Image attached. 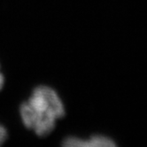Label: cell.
<instances>
[{
    "label": "cell",
    "instance_id": "obj_1",
    "mask_svg": "<svg viewBox=\"0 0 147 147\" xmlns=\"http://www.w3.org/2000/svg\"><path fill=\"white\" fill-rule=\"evenodd\" d=\"M24 125L39 136H48L55 127V121L65 115L63 104L54 90L38 86L32 96L20 107Z\"/></svg>",
    "mask_w": 147,
    "mask_h": 147
},
{
    "label": "cell",
    "instance_id": "obj_2",
    "mask_svg": "<svg viewBox=\"0 0 147 147\" xmlns=\"http://www.w3.org/2000/svg\"><path fill=\"white\" fill-rule=\"evenodd\" d=\"M62 145L68 147H111L115 146V144L111 138L104 136H93L90 139H81L77 138H67L62 143Z\"/></svg>",
    "mask_w": 147,
    "mask_h": 147
},
{
    "label": "cell",
    "instance_id": "obj_3",
    "mask_svg": "<svg viewBox=\"0 0 147 147\" xmlns=\"http://www.w3.org/2000/svg\"><path fill=\"white\" fill-rule=\"evenodd\" d=\"M7 136V132L5 130V129L2 126H0V145H1L6 139Z\"/></svg>",
    "mask_w": 147,
    "mask_h": 147
},
{
    "label": "cell",
    "instance_id": "obj_4",
    "mask_svg": "<svg viewBox=\"0 0 147 147\" xmlns=\"http://www.w3.org/2000/svg\"><path fill=\"white\" fill-rule=\"evenodd\" d=\"M3 85H4V76L2 74L0 73V90L2 89Z\"/></svg>",
    "mask_w": 147,
    "mask_h": 147
}]
</instances>
